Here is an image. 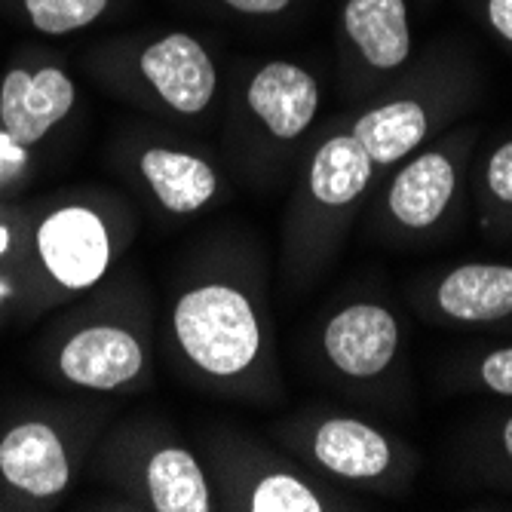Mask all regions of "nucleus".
I'll list each match as a JSON object with an SVG mask.
<instances>
[{"label": "nucleus", "instance_id": "obj_22", "mask_svg": "<svg viewBox=\"0 0 512 512\" xmlns=\"http://www.w3.org/2000/svg\"><path fill=\"white\" fill-rule=\"evenodd\" d=\"M488 19L506 40H512V0H488Z\"/></svg>", "mask_w": 512, "mask_h": 512}, {"label": "nucleus", "instance_id": "obj_16", "mask_svg": "<svg viewBox=\"0 0 512 512\" xmlns=\"http://www.w3.org/2000/svg\"><path fill=\"white\" fill-rule=\"evenodd\" d=\"M353 138L371 163H396L427 138V114L417 102H390L356 120Z\"/></svg>", "mask_w": 512, "mask_h": 512}, {"label": "nucleus", "instance_id": "obj_14", "mask_svg": "<svg viewBox=\"0 0 512 512\" xmlns=\"http://www.w3.org/2000/svg\"><path fill=\"white\" fill-rule=\"evenodd\" d=\"M145 497L157 512H209L212 494L200 460L181 445H163L145 460Z\"/></svg>", "mask_w": 512, "mask_h": 512}, {"label": "nucleus", "instance_id": "obj_9", "mask_svg": "<svg viewBox=\"0 0 512 512\" xmlns=\"http://www.w3.org/2000/svg\"><path fill=\"white\" fill-rule=\"evenodd\" d=\"M138 175L148 184L157 203L172 215H194L206 209L221 181L209 160L175 151V148H148L138 157Z\"/></svg>", "mask_w": 512, "mask_h": 512}, {"label": "nucleus", "instance_id": "obj_21", "mask_svg": "<svg viewBox=\"0 0 512 512\" xmlns=\"http://www.w3.org/2000/svg\"><path fill=\"white\" fill-rule=\"evenodd\" d=\"M224 4L246 16H273V13H283L292 0H224Z\"/></svg>", "mask_w": 512, "mask_h": 512}, {"label": "nucleus", "instance_id": "obj_1", "mask_svg": "<svg viewBox=\"0 0 512 512\" xmlns=\"http://www.w3.org/2000/svg\"><path fill=\"white\" fill-rule=\"evenodd\" d=\"M181 356L209 381H237L264 353V325L252 298L234 283H200L172 310Z\"/></svg>", "mask_w": 512, "mask_h": 512}, {"label": "nucleus", "instance_id": "obj_20", "mask_svg": "<svg viewBox=\"0 0 512 512\" xmlns=\"http://www.w3.org/2000/svg\"><path fill=\"white\" fill-rule=\"evenodd\" d=\"M482 381L503 396H512V347L494 350L482 362Z\"/></svg>", "mask_w": 512, "mask_h": 512}, {"label": "nucleus", "instance_id": "obj_8", "mask_svg": "<svg viewBox=\"0 0 512 512\" xmlns=\"http://www.w3.org/2000/svg\"><path fill=\"white\" fill-rule=\"evenodd\" d=\"M246 105L267 135L292 142L319 111V83L295 62H267L249 80Z\"/></svg>", "mask_w": 512, "mask_h": 512}, {"label": "nucleus", "instance_id": "obj_6", "mask_svg": "<svg viewBox=\"0 0 512 512\" xmlns=\"http://www.w3.org/2000/svg\"><path fill=\"white\" fill-rule=\"evenodd\" d=\"M71 476L68 445L50 421L28 417L0 436V479L22 500L50 503L68 491Z\"/></svg>", "mask_w": 512, "mask_h": 512}, {"label": "nucleus", "instance_id": "obj_5", "mask_svg": "<svg viewBox=\"0 0 512 512\" xmlns=\"http://www.w3.org/2000/svg\"><path fill=\"white\" fill-rule=\"evenodd\" d=\"M145 344L117 322H89L74 329L56 350V371L68 387L114 393L142 378Z\"/></svg>", "mask_w": 512, "mask_h": 512}, {"label": "nucleus", "instance_id": "obj_11", "mask_svg": "<svg viewBox=\"0 0 512 512\" xmlns=\"http://www.w3.org/2000/svg\"><path fill=\"white\" fill-rule=\"evenodd\" d=\"M454 163L445 154H421L411 160L396 178L390 188V212L402 227L424 230L442 218L454 197Z\"/></svg>", "mask_w": 512, "mask_h": 512}, {"label": "nucleus", "instance_id": "obj_3", "mask_svg": "<svg viewBox=\"0 0 512 512\" xmlns=\"http://www.w3.org/2000/svg\"><path fill=\"white\" fill-rule=\"evenodd\" d=\"M77 105V83L56 62L13 65L0 77V135L31 151Z\"/></svg>", "mask_w": 512, "mask_h": 512}, {"label": "nucleus", "instance_id": "obj_10", "mask_svg": "<svg viewBox=\"0 0 512 512\" xmlns=\"http://www.w3.org/2000/svg\"><path fill=\"white\" fill-rule=\"evenodd\" d=\"M310 451L319 467L341 479H378L393 463V448L384 433L353 417H332L319 424Z\"/></svg>", "mask_w": 512, "mask_h": 512}, {"label": "nucleus", "instance_id": "obj_2", "mask_svg": "<svg viewBox=\"0 0 512 512\" xmlns=\"http://www.w3.org/2000/svg\"><path fill=\"white\" fill-rule=\"evenodd\" d=\"M40 267L65 292L99 286L114 261V234L99 209L68 203L46 212L34 230Z\"/></svg>", "mask_w": 512, "mask_h": 512}, {"label": "nucleus", "instance_id": "obj_24", "mask_svg": "<svg viewBox=\"0 0 512 512\" xmlns=\"http://www.w3.org/2000/svg\"><path fill=\"white\" fill-rule=\"evenodd\" d=\"M503 448H506V454H509V460H512V417H509L506 427H503Z\"/></svg>", "mask_w": 512, "mask_h": 512}, {"label": "nucleus", "instance_id": "obj_18", "mask_svg": "<svg viewBox=\"0 0 512 512\" xmlns=\"http://www.w3.org/2000/svg\"><path fill=\"white\" fill-rule=\"evenodd\" d=\"M249 512H322V497L292 473H264L243 497Z\"/></svg>", "mask_w": 512, "mask_h": 512}, {"label": "nucleus", "instance_id": "obj_12", "mask_svg": "<svg viewBox=\"0 0 512 512\" xmlns=\"http://www.w3.org/2000/svg\"><path fill=\"white\" fill-rule=\"evenodd\" d=\"M442 313L463 322H494L512 313V267L463 264L451 270L436 292Z\"/></svg>", "mask_w": 512, "mask_h": 512}, {"label": "nucleus", "instance_id": "obj_4", "mask_svg": "<svg viewBox=\"0 0 512 512\" xmlns=\"http://www.w3.org/2000/svg\"><path fill=\"white\" fill-rule=\"evenodd\" d=\"M132 71L151 96L181 114V117H197L203 114L218 89V71L206 46L184 31H172L157 37L154 43L142 46L135 53Z\"/></svg>", "mask_w": 512, "mask_h": 512}, {"label": "nucleus", "instance_id": "obj_25", "mask_svg": "<svg viewBox=\"0 0 512 512\" xmlns=\"http://www.w3.org/2000/svg\"><path fill=\"white\" fill-rule=\"evenodd\" d=\"M10 292H13V286L7 283V279H0V301H4V298H7Z\"/></svg>", "mask_w": 512, "mask_h": 512}, {"label": "nucleus", "instance_id": "obj_7", "mask_svg": "<svg viewBox=\"0 0 512 512\" xmlns=\"http://www.w3.org/2000/svg\"><path fill=\"white\" fill-rule=\"evenodd\" d=\"M322 347L344 375L375 378L396 356L399 325L393 313L378 304H353L329 319Z\"/></svg>", "mask_w": 512, "mask_h": 512}, {"label": "nucleus", "instance_id": "obj_15", "mask_svg": "<svg viewBox=\"0 0 512 512\" xmlns=\"http://www.w3.org/2000/svg\"><path fill=\"white\" fill-rule=\"evenodd\" d=\"M371 157L365 148L350 135H335L319 151L310 163V197L319 206H350L371 181Z\"/></svg>", "mask_w": 512, "mask_h": 512}, {"label": "nucleus", "instance_id": "obj_19", "mask_svg": "<svg viewBox=\"0 0 512 512\" xmlns=\"http://www.w3.org/2000/svg\"><path fill=\"white\" fill-rule=\"evenodd\" d=\"M485 178H488V188L497 200L512 203V142H506L503 148H497L491 154Z\"/></svg>", "mask_w": 512, "mask_h": 512}, {"label": "nucleus", "instance_id": "obj_17", "mask_svg": "<svg viewBox=\"0 0 512 512\" xmlns=\"http://www.w3.org/2000/svg\"><path fill=\"white\" fill-rule=\"evenodd\" d=\"M114 0H16L19 16L46 37L83 31L108 16Z\"/></svg>", "mask_w": 512, "mask_h": 512}, {"label": "nucleus", "instance_id": "obj_23", "mask_svg": "<svg viewBox=\"0 0 512 512\" xmlns=\"http://www.w3.org/2000/svg\"><path fill=\"white\" fill-rule=\"evenodd\" d=\"M10 243H13V234H10V227H7V221H0V255H7Z\"/></svg>", "mask_w": 512, "mask_h": 512}, {"label": "nucleus", "instance_id": "obj_13", "mask_svg": "<svg viewBox=\"0 0 512 512\" xmlns=\"http://www.w3.org/2000/svg\"><path fill=\"white\" fill-rule=\"evenodd\" d=\"M344 28L375 68H399L411 53L405 0H347Z\"/></svg>", "mask_w": 512, "mask_h": 512}]
</instances>
